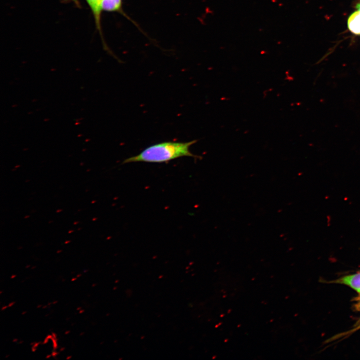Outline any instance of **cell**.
Segmentation results:
<instances>
[{
    "instance_id": "obj_1",
    "label": "cell",
    "mask_w": 360,
    "mask_h": 360,
    "mask_svg": "<svg viewBox=\"0 0 360 360\" xmlns=\"http://www.w3.org/2000/svg\"><path fill=\"white\" fill-rule=\"evenodd\" d=\"M197 140L188 142H164L154 144L136 156L125 159L123 164L134 162L162 163L183 157L200 159L192 153L190 148Z\"/></svg>"
},
{
    "instance_id": "obj_2",
    "label": "cell",
    "mask_w": 360,
    "mask_h": 360,
    "mask_svg": "<svg viewBox=\"0 0 360 360\" xmlns=\"http://www.w3.org/2000/svg\"><path fill=\"white\" fill-rule=\"evenodd\" d=\"M86 1L91 9L97 28L102 35L101 20L103 11L102 8V0H86Z\"/></svg>"
},
{
    "instance_id": "obj_3",
    "label": "cell",
    "mask_w": 360,
    "mask_h": 360,
    "mask_svg": "<svg viewBox=\"0 0 360 360\" xmlns=\"http://www.w3.org/2000/svg\"><path fill=\"white\" fill-rule=\"evenodd\" d=\"M356 8L357 10L348 19V26L352 33L360 35V2L357 4Z\"/></svg>"
},
{
    "instance_id": "obj_4",
    "label": "cell",
    "mask_w": 360,
    "mask_h": 360,
    "mask_svg": "<svg viewBox=\"0 0 360 360\" xmlns=\"http://www.w3.org/2000/svg\"><path fill=\"white\" fill-rule=\"evenodd\" d=\"M336 282L348 285L358 293L360 292V273L342 277Z\"/></svg>"
},
{
    "instance_id": "obj_5",
    "label": "cell",
    "mask_w": 360,
    "mask_h": 360,
    "mask_svg": "<svg viewBox=\"0 0 360 360\" xmlns=\"http://www.w3.org/2000/svg\"><path fill=\"white\" fill-rule=\"evenodd\" d=\"M122 0H102V8L103 11L109 12H122Z\"/></svg>"
},
{
    "instance_id": "obj_6",
    "label": "cell",
    "mask_w": 360,
    "mask_h": 360,
    "mask_svg": "<svg viewBox=\"0 0 360 360\" xmlns=\"http://www.w3.org/2000/svg\"><path fill=\"white\" fill-rule=\"evenodd\" d=\"M49 339H48V338H46V339H45V340H44V342H43V344H47V343L48 342V341H49Z\"/></svg>"
},
{
    "instance_id": "obj_7",
    "label": "cell",
    "mask_w": 360,
    "mask_h": 360,
    "mask_svg": "<svg viewBox=\"0 0 360 360\" xmlns=\"http://www.w3.org/2000/svg\"><path fill=\"white\" fill-rule=\"evenodd\" d=\"M65 1H73V2H74L76 3H77V2H78V0H65Z\"/></svg>"
},
{
    "instance_id": "obj_8",
    "label": "cell",
    "mask_w": 360,
    "mask_h": 360,
    "mask_svg": "<svg viewBox=\"0 0 360 360\" xmlns=\"http://www.w3.org/2000/svg\"><path fill=\"white\" fill-rule=\"evenodd\" d=\"M14 303H15V302H12V303H10V304H9V305H8V307H11V306H13V305H14Z\"/></svg>"
},
{
    "instance_id": "obj_9",
    "label": "cell",
    "mask_w": 360,
    "mask_h": 360,
    "mask_svg": "<svg viewBox=\"0 0 360 360\" xmlns=\"http://www.w3.org/2000/svg\"><path fill=\"white\" fill-rule=\"evenodd\" d=\"M32 348V350L33 352H35L36 350V348L35 347H33V346Z\"/></svg>"
},
{
    "instance_id": "obj_10",
    "label": "cell",
    "mask_w": 360,
    "mask_h": 360,
    "mask_svg": "<svg viewBox=\"0 0 360 360\" xmlns=\"http://www.w3.org/2000/svg\"><path fill=\"white\" fill-rule=\"evenodd\" d=\"M6 308H7V306H5V307H3L2 309V310L3 311L4 310L6 309Z\"/></svg>"
},
{
    "instance_id": "obj_11",
    "label": "cell",
    "mask_w": 360,
    "mask_h": 360,
    "mask_svg": "<svg viewBox=\"0 0 360 360\" xmlns=\"http://www.w3.org/2000/svg\"><path fill=\"white\" fill-rule=\"evenodd\" d=\"M84 312V310H80V312H79V313H83Z\"/></svg>"
},
{
    "instance_id": "obj_12",
    "label": "cell",
    "mask_w": 360,
    "mask_h": 360,
    "mask_svg": "<svg viewBox=\"0 0 360 360\" xmlns=\"http://www.w3.org/2000/svg\"><path fill=\"white\" fill-rule=\"evenodd\" d=\"M64 349H65V348H61V349H60V351H63V350H64Z\"/></svg>"
},
{
    "instance_id": "obj_13",
    "label": "cell",
    "mask_w": 360,
    "mask_h": 360,
    "mask_svg": "<svg viewBox=\"0 0 360 360\" xmlns=\"http://www.w3.org/2000/svg\"><path fill=\"white\" fill-rule=\"evenodd\" d=\"M76 279H77V278H73V279H72V281H75V280H76Z\"/></svg>"
},
{
    "instance_id": "obj_14",
    "label": "cell",
    "mask_w": 360,
    "mask_h": 360,
    "mask_svg": "<svg viewBox=\"0 0 360 360\" xmlns=\"http://www.w3.org/2000/svg\"><path fill=\"white\" fill-rule=\"evenodd\" d=\"M69 332H70V331H66L65 334L66 335V334H69Z\"/></svg>"
},
{
    "instance_id": "obj_15",
    "label": "cell",
    "mask_w": 360,
    "mask_h": 360,
    "mask_svg": "<svg viewBox=\"0 0 360 360\" xmlns=\"http://www.w3.org/2000/svg\"><path fill=\"white\" fill-rule=\"evenodd\" d=\"M71 356H69V357H68L67 358V360H69V359H71Z\"/></svg>"
},
{
    "instance_id": "obj_16",
    "label": "cell",
    "mask_w": 360,
    "mask_h": 360,
    "mask_svg": "<svg viewBox=\"0 0 360 360\" xmlns=\"http://www.w3.org/2000/svg\"><path fill=\"white\" fill-rule=\"evenodd\" d=\"M13 341L14 342H17V339H14V340Z\"/></svg>"
},
{
    "instance_id": "obj_17",
    "label": "cell",
    "mask_w": 360,
    "mask_h": 360,
    "mask_svg": "<svg viewBox=\"0 0 360 360\" xmlns=\"http://www.w3.org/2000/svg\"><path fill=\"white\" fill-rule=\"evenodd\" d=\"M50 357H51V355H47V357H46V358H49Z\"/></svg>"
},
{
    "instance_id": "obj_18",
    "label": "cell",
    "mask_w": 360,
    "mask_h": 360,
    "mask_svg": "<svg viewBox=\"0 0 360 360\" xmlns=\"http://www.w3.org/2000/svg\"><path fill=\"white\" fill-rule=\"evenodd\" d=\"M81 276V274H79V275H77V277H78H78H80Z\"/></svg>"
},
{
    "instance_id": "obj_19",
    "label": "cell",
    "mask_w": 360,
    "mask_h": 360,
    "mask_svg": "<svg viewBox=\"0 0 360 360\" xmlns=\"http://www.w3.org/2000/svg\"><path fill=\"white\" fill-rule=\"evenodd\" d=\"M16 277V276H15V275H13V276H12L11 278H14V277Z\"/></svg>"
},
{
    "instance_id": "obj_20",
    "label": "cell",
    "mask_w": 360,
    "mask_h": 360,
    "mask_svg": "<svg viewBox=\"0 0 360 360\" xmlns=\"http://www.w3.org/2000/svg\"><path fill=\"white\" fill-rule=\"evenodd\" d=\"M81 310V308L79 307L77 308V310Z\"/></svg>"
},
{
    "instance_id": "obj_21",
    "label": "cell",
    "mask_w": 360,
    "mask_h": 360,
    "mask_svg": "<svg viewBox=\"0 0 360 360\" xmlns=\"http://www.w3.org/2000/svg\"><path fill=\"white\" fill-rule=\"evenodd\" d=\"M57 303V301H55V302H54L53 303V304H56V303Z\"/></svg>"
},
{
    "instance_id": "obj_22",
    "label": "cell",
    "mask_w": 360,
    "mask_h": 360,
    "mask_svg": "<svg viewBox=\"0 0 360 360\" xmlns=\"http://www.w3.org/2000/svg\"><path fill=\"white\" fill-rule=\"evenodd\" d=\"M41 307V305H39V306H38L37 307V308H40V307Z\"/></svg>"
},
{
    "instance_id": "obj_23",
    "label": "cell",
    "mask_w": 360,
    "mask_h": 360,
    "mask_svg": "<svg viewBox=\"0 0 360 360\" xmlns=\"http://www.w3.org/2000/svg\"><path fill=\"white\" fill-rule=\"evenodd\" d=\"M46 307H47V306H44V307H43V308H46Z\"/></svg>"
},
{
    "instance_id": "obj_24",
    "label": "cell",
    "mask_w": 360,
    "mask_h": 360,
    "mask_svg": "<svg viewBox=\"0 0 360 360\" xmlns=\"http://www.w3.org/2000/svg\"><path fill=\"white\" fill-rule=\"evenodd\" d=\"M26 313V312H24L22 313L23 315L25 314Z\"/></svg>"
},
{
    "instance_id": "obj_25",
    "label": "cell",
    "mask_w": 360,
    "mask_h": 360,
    "mask_svg": "<svg viewBox=\"0 0 360 360\" xmlns=\"http://www.w3.org/2000/svg\"><path fill=\"white\" fill-rule=\"evenodd\" d=\"M8 357H9V356L7 355V356H6V358H7Z\"/></svg>"
},
{
    "instance_id": "obj_26",
    "label": "cell",
    "mask_w": 360,
    "mask_h": 360,
    "mask_svg": "<svg viewBox=\"0 0 360 360\" xmlns=\"http://www.w3.org/2000/svg\"><path fill=\"white\" fill-rule=\"evenodd\" d=\"M359 293H360V292Z\"/></svg>"
}]
</instances>
